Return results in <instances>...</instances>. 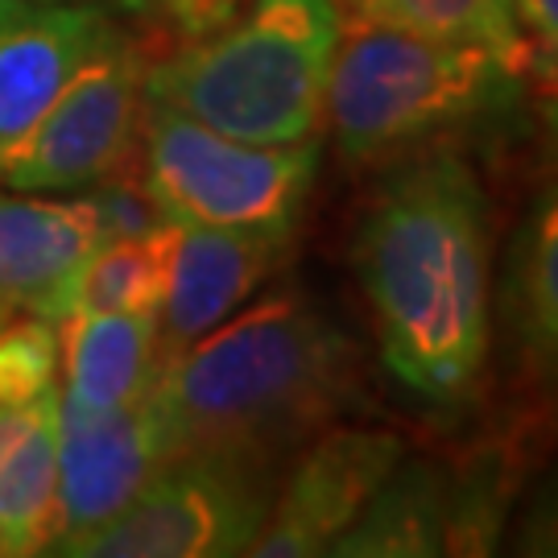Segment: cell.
I'll return each mask as SVG.
<instances>
[{
    "label": "cell",
    "mask_w": 558,
    "mask_h": 558,
    "mask_svg": "<svg viewBox=\"0 0 558 558\" xmlns=\"http://www.w3.org/2000/svg\"><path fill=\"white\" fill-rule=\"evenodd\" d=\"M352 260L385 373L430 414H463L493 348V228L476 170L430 154L389 174Z\"/></svg>",
    "instance_id": "cell-1"
},
{
    "label": "cell",
    "mask_w": 558,
    "mask_h": 558,
    "mask_svg": "<svg viewBox=\"0 0 558 558\" xmlns=\"http://www.w3.org/2000/svg\"><path fill=\"white\" fill-rule=\"evenodd\" d=\"M145 401L166 459L223 451L278 463L364 401V356L327 311L281 290L161 360Z\"/></svg>",
    "instance_id": "cell-2"
},
{
    "label": "cell",
    "mask_w": 558,
    "mask_h": 558,
    "mask_svg": "<svg viewBox=\"0 0 558 558\" xmlns=\"http://www.w3.org/2000/svg\"><path fill=\"white\" fill-rule=\"evenodd\" d=\"M339 34V0H240L216 29L149 59L145 96L240 141H315Z\"/></svg>",
    "instance_id": "cell-3"
},
{
    "label": "cell",
    "mask_w": 558,
    "mask_h": 558,
    "mask_svg": "<svg viewBox=\"0 0 558 558\" xmlns=\"http://www.w3.org/2000/svg\"><path fill=\"white\" fill-rule=\"evenodd\" d=\"M518 71L472 46L352 21L339 34L323 120L339 154L356 166L451 133L513 96Z\"/></svg>",
    "instance_id": "cell-4"
},
{
    "label": "cell",
    "mask_w": 558,
    "mask_h": 558,
    "mask_svg": "<svg viewBox=\"0 0 558 558\" xmlns=\"http://www.w3.org/2000/svg\"><path fill=\"white\" fill-rule=\"evenodd\" d=\"M141 191L179 228H299L319 174V141L257 145L166 104L145 108Z\"/></svg>",
    "instance_id": "cell-5"
},
{
    "label": "cell",
    "mask_w": 558,
    "mask_h": 558,
    "mask_svg": "<svg viewBox=\"0 0 558 558\" xmlns=\"http://www.w3.org/2000/svg\"><path fill=\"white\" fill-rule=\"evenodd\" d=\"M278 497V463L223 451L166 459L112 521L71 558H228L248 555Z\"/></svg>",
    "instance_id": "cell-6"
},
{
    "label": "cell",
    "mask_w": 558,
    "mask_h": 558,
    "mask_svg": "<svg viewBox=\"0 0 558 558\" xmlns=\"http://www.w3.org/2000/svg\"><path fill=\"white\" fill-rule=\"evenodd\" d=\"M149 46L112 29L80 71L66 80L38 124L13 145L0 166V182L25 195H66L112 179H129L145 133V75Z\"/></svg>",
    "instance_id": "cell-7"
},
{
    "label": "cell",
    "mask_w": 558,
    "mask_h": 558,
    "mask_svg": "<svg viewBox=\"0 0 558 558\" xmlns=\"http://www.w3.org/2000/svg\"><path fill=\"white\" fill-rule=\"evenodd\" d=\"M405 456L393 430L373 426H327L302 442L299 463L278 480L274 509L260 525L248 555L257 558H315L331 555L336 538L360 518L385 476Z\"/></svg>",
    "instance_id": "cell-8"
},
{
    "label": "cell",
    "mask_w": 558,
    "mask_h": 558,
    "mask_svg": "<svg viewBox=\"0 0 558 558\" xmlns=\"http://www.w3.org/2000/svg\"><path fill=\"white\" fill-rule=\"evenodd\" d=\"M166 463L149 401L92 410L59 398V521L50 555H71Z\"/></svg>",
    "instance_id": "cell-9"
},
{
    "label": "cell",
    "mask_w": 558,
    "mask_h": 558,
    "mask_svg": "<svg viewBox=\"0 0 558 558\" xmlns=\"http://www.w3.org/2000/svg\"><path fill=\"white\" fill-rule=\"evenodd\" d=\"M299 228H179L158 311L161 360L232 319L294 253Z\"/></svg>",
    "instance_id": "cell-10"
},
{
    "label": "cell",
    "mask_w": 558,
    "mask_h": 558,
    "mask_svg": "<svg viewBox=\"0 0 558 558\" xmlns=\"http://www.w3.org/2000/svg\"><path fill=\"white\" fill-rule=\"evenodd\" d=\"M117 21L92 4H46L0 21V166Z\"/></svg>",
    "instance_id": "cell-11"
},
{
    "label": "cell",
    "mask_w": 558,
    "mask_h": 558,
    "mask_svg": "<svg viewBox=\"0 0 558 558\" xmlns=\"http://www.w3.org/2000/svg\"><path fill=\"white\" fill-rule=\"evenodd\" d=\"M104 240L96 195H0V311L46 315L62 278Z\"/></svg>",
    "instance_id": "cell-12"
},
{
    "label": "cell",
    "mask_w": 558,
    "mask_h": 558,
    "mask_svg": "<svg viewBox=\"0 0 558 558\" xmlns=\"http://www.w3.org/2000/svg\"><path fill=\"white\" fill-rule=\"evenodd\" d=\"M59 521V389L0 405V558L50 555Z\"/></svg>",
    "instance_id": "cell-13"
},
{
    "label": "cell",
    "mask_w": 558,
    "mask_h": 558,
    "mask_svg": "<svg viewBox=\"0 0 558 558\" xmlns=\"http://www.w3.org/2000/svg\"><path fill=\"white\" fill-rule=\"evenodd\" d=\"M59 398L92 410L133 405L161 364L158 315H62Z\"/></svg>",
    "instance_id": "cell-14"
},
{
    "label": "cell",
    "mask_w": 558,
    "mask_h": 558,
    "mask_svg": "<svg viewBox=\"0 0 558 558\" xmlns=\"http://www.w3.org/2000/svg\"><path fill=\"white\" fill-rule=\"evenodd\" d=\"M505 327L525 380L558 389V182L546 186L509 248Z\"/></svg>",
    "instance_id": "cell-15"
},
{
    "label": "cell",
    "mask_w": 558,
    "mask_h": 558,
    "mask_svg": "<svg viewBox=\"0 0 558 558\" xmlns=\"http://www.w3.org/2000/svg\"><path fill=\"white\" fill-rule=\"evenodd\" d=\"M456 476L430 459H405L385 476L360 518L331 546L339 558H426L447 555Z\"/></svg>",
    "instance_id": "cell-16"
},
{
    "label": "cell",
    "mask_w": 558,
    "mask_h": 558,
    "mask_svg": "<svg viewBox=\"0 0 558 558\" xmlns=\"http://www.w3.org/2000/svg\"><path fill=\"white\" fill-rule=\"evenodd\" d=\"M179 223H154L137 236H117L96 244L62 278L46 319L62 315H158L174 269Z\"/></svg>",
    "instance_id": "cell-17"
},
{
    "label": "cell",
    "mask_w": 558,
    "mask_h": 558,
    "mask_svg": "<svg viewBox=\"0 0 558 558\" xmlns=\"http://www.w3.org/2000/svg\"><path fill=\"white\" fill-rule=\"evenodd\" d=\"M348 9L356 21L393 25L422 38L484 46L518 75L534 71V50L525 41L513 0H348Z\"/></svg>",
    "instance_id": "cell-18"
},
{
    "label": "cell",
    "mask_w": 558,
    "mask_h": 558,
    "mask_svg": "<svg viewBox=\"0 0 558 558\" xmlns=\"http://www.w3.org/2000/svg\"><path fill=\"white\" fill-rule=\"evenodd\" d=\"M59 389V327L34 311L0 319V405L46 398Z\"/></svg>",
    "instance_id": "cell-19"
},
{
    "label": "cell",
    "mask_w": 558,
    "mask_h": 558,
    "mask_svg": "<svg viewBox=\"0 0 558 558\" xmlns=\"http://www.w3.org/2000/svg\"><path fill=\"white\" fill-rule=\"evenodd\" d=\"M240 0H120V9L141 25H149L158 38L186 41L216 29L236 13Z\"/></svg>",
    "instance_id": "cell-20"
},
{
    "label": "cell",
    "mask_w": 558,
    "mask_h": 558,
    "mask_svg": "<svg viewBox=\"0 0 558 558\" xmlns=\"http://www.w3.org/2000/svg\"><path fill=\"white\" fill-rule=\"evenodd\" d=\"M513 550L518 555H558V472L542 484L530 509L521 513Z\"/></svg>",
    "instance_id": "cell-21"
},
{
    "label": "cell",
    "mask_w": 558,
    "mask_h": 558,
    "mask_svg": "<svg viewBox=\"0 0 558 558\" xmlns=\"http://www.w3.org/2000/svg\"><path fill=\"white\" fill-rule=\"evenodd\" d=\"M513 9L534 50V66H542L558 87V0H513Z\"/></svg>",
    "instance_id": "cell-22"
},
{
    "label": "cell",
    "mask_w": 558,
    "mask_h": 558,
    "mask_svg": "<svg viewBox=\"0 0 558 558\" xmlns=\"http://www.w3.org/2000/svg\"><path fill=\"white\" fill-rule=\"evenodd\" d=\"M29 9V0H0V21L17 17V13H25Z\"/></svg>",
    "instance_id": "cell-23"
},
{
    "label": "cell",
    "mask_w": 558,
    "mask_h": 558,
    "mask_svg": "<svg viewBox=\"0 0 558 558\" xmlns=\"http://www.w3.org/2000/svg\"><path fill=\"white\" fill-rule=\"evenodd\" d=\"M4 315H9V311H0V319H4Z\"/></svg>",
    "instance_id": "cell-24"
}]
</instances>
